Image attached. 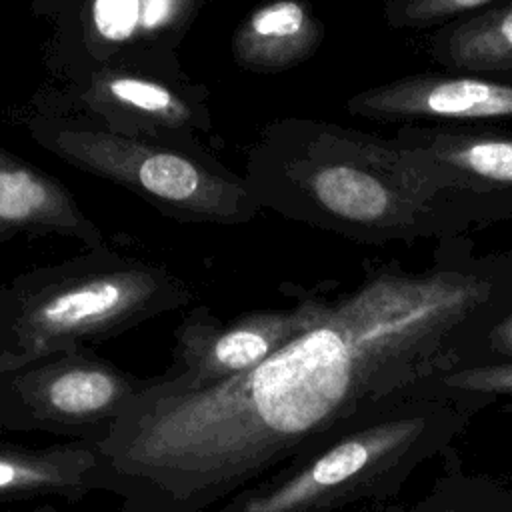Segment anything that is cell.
Returning <instances> with one entry per match:
<instances>
[{
  "label": "cell",
  "instance_id": "cell-1",
  "mask_svg": "<svg viewBox=\"0 0 512 512\" xmlns=\"http://www.w3.org/2000/svg\"><path fill=\"white\" fill-rule=\"evenodd\" d=\"M460 416L448 406L418 404L342 434L294 474L250 494L238 512H330L400 482Z\"/></svg>",
  "mask_w": 512,
  "mask_h": 512
},
{
  "label": "cell",
  "instance_id": "cell-17",
  "mask_svg": "<svg viewBox=\"0 0 512 512\" xmlns=\"http://www.w3.org/2000/svg\"><path fill=\"white\" fill-rule=\"evenodd\" d=\"M166 8H168V0H148L144 10V22L150 26L156 24L164 16Z\"/></svg>",
  "mask_w": 512,
  "mask_h": 512
},
{
  "label": "cell",
  "instance_id": "cell-12",
  "mask_svg": "<svg viewBox=\"0 0 512 512\" xmlns=\"http://www.w3.org/2000/svg\"><path fill=\"white\" fill-rule=\"evenodd\" d=\"M438 386L468 396H510L512 398V360L478 362L460 366L438 378Z\"/></svg>",
  "mask_w": 512,
  "mask_h": 512
},
{
  "label": "cell",
  "instance_id": "cell-11",
  "mask_svg": "<svg viewBox=\"0 0 512 512\" xmlns=\"http://www.w3.org/2000/svg\"><path fill=\"white\" fill-rule=\"evenodd\" d=\"M252 28L262 38H274L300 50L318 36V26L308 18L304 6L296 0H282L256 12Z\"/></svg>",
  "mask_w": 512,
  "mask_h": 512
},
{
  "label": "cell",
  "instance_id": "cell-15",
  "mask_svg": "<svg viewBox=\"0 0 512 512\" xmlns=\"http://www.w3.org/2000/svg\"><path fill=\"white\" fill-rule=\"evenodd\" d=\"M110 92L124 100L134 104L136 108L148 110V112H158L166 110L172 106V96L166 92L162 86L144 82V80H134V78H120L110 84Z\"/></svg>",
  "mask_w": 512,
  "mask_h": 512
},
{
  "label": "cell",
  "instance_id": "cell-7",
  "mask_svg": "<svg viewBox=\"0 0 512 512\" xmlns=\"http://www.w3.org/2000/svg\"><path fill=\"white\" fill-rule=\"evenodd\" d=\"M102 456L94 442L50 448L0 444V502L38 496L74 498L88 490Z\"/></svg>",
  "mask_w": 512,
  "mask_h": 512
},
{
  "label": "cell",
  "instance_id": "cell-2",
  "mask_svg": "<svg viewBox=\"0 0 512 512\" xmlns=\"http://www.w3.org/2000/svg\"><path fill=\"white\" fill-rule=\"evenodd\" d=\"M150 380L62 352L0 370V428L104 438Z\"/></svg>",
  "mask_w": 512,
  "mask_h": 512
},
{
  "label": "cell",
  "instance_id": "cell-6",
  "mask_svg": "<svg viewBox=\"0 0 512 512\" xmlns=\"http://www.w3.org/2000/svg\"><path fill=\"white\" fill-rule=\"evenodd\" d=\"M392 140L468 190L512 196V130L400 126Z\"/></svg>",
  "mask_w": 512,
  "mask_h": 512
},
{
  "label": "cell",
  "instance_id": "cell-3",
  "mask_svg": "<svg viewBox=\"0 0 512 512\" xmlns=\"http://www.w3.org/2000/svg\"><path fill=\"white\" fill-rule=\"evenodd\" d=\"M348 110L400 126H494L512 120V80L446 68L414 72L358 92Z\"/></svg>",
  "mask_w": 512,
  "mask_h": 512
},
{
  "label": "cell",
  "instance_id": "cell-8",
  "mask_svg": "<svg viewBox=\"0 0 512 512\" xmlns=\"http://www.w3.org/2000/svg\"><path fill=\"white\" fill-rule=\"evenodd\" d=\"M426 52L446 70L512 80V0L430 30Z\"/></svg>",
  "mask_w": 512,
  "mask_h": 512
},
{
  "label": "cell",
  "instance_id": "cell-13",
  "mask_svg": "<svg viewBox=\"0 0 512 512\" xmlns=\"http://www.w3.org/2000/svg\"><path fill=\"white\" fill-rule=\"evenodd\" d=\"M46 204V190L26 170L0 172V218L24 220Z\"/></svg>",
  "mask_w": 512,
  "mask_h": 512
},
{
  "label": "cell",
  "instance_id": "cell-14",
  "mask_svg": "<svg viewBox=\"0 0 512 512\" xmlns=\"http://www.w3.org/2000/svg\"><path fill=\"white\" fill-rule=\"evenodd\" d=\"M94 20L106 38L122 40L136 26L138 0H96Z\"/></svg>",
  "mask_w": 512,
  "mask_h": 512
},
{
  "label": "cell",
  "instance_id": "cell-5",
  "mask_svg": "<svg viewBox=\"0 0 512 512\" xmlns=\"http://www.w3.org/2000/svg\"><path fill=\"white\" fill-rule=\"evenodd\" d=\"M324 312V304H306L288 314H264L226 330L184 336L176 370L154 380L166 388H202L244 374L314 326Z\"/></svg>",
  "mask_w": 512,
  "mask_h": 512
},
{
  "label": "cell",
  "instance_id": "cell-4",
  "mask_svg": "<svg viewBox=\"0 0 512 512\" xmlns=\"http://www.w3.org/2000/svg\"><path fill=\"white\" fill-rule=\"evenodd\" d=\"M148 300V288L128 278H94L34 302L20 318L16 346L0 352V370L68 352L80 338L110 330Z\"/></svg>",
  "mask_w": 512,
  "mask_h": 512
},
{
  "label": "cell",
  "instance_id": "cell-10",
  "mask_svg": "<svg viewBox=\"0 0 512 512\" xmlns=\"http://www.w3.org/2000/svg\"><path fill=\"white\" fill-rule=\"evenodd\" d=\"M138 180L148 192L164 200H186L198 190L200 174L180 156L154 154L140 164Z\"/></svg>",
  "mask_w": 512,
  "mask_h": 512
},
{
  "label": "cell",
  "instance_id": "cell-9",
  "mask_svg": "<svg viewBox=\"0 0 512 512\" xmlns=\"http://www.w3.org/2000/svg\"><path fill=\"white\" fill-rule=\"evenodd\" d=\"M498 2L502 0H382V14L394 30L430 32Z\"/></svg>",
  "mask_w": 512,
  "mask_h": 512
},
{
  "label": "cell",
  "instance_id": "cell-16",
  "mask_svg": "<svg viewBox=\"0 0 512 512\" xmlns=\"http://www.w3.org/2000/svg\"><path fill=\"white\" fill-rule=\"evenodd\" d=\"M504 360H512V304L482 336L474 364Z\"/></svg>",
  "mask_w": 512,
  "mask_h": 512
}]
</instances>
